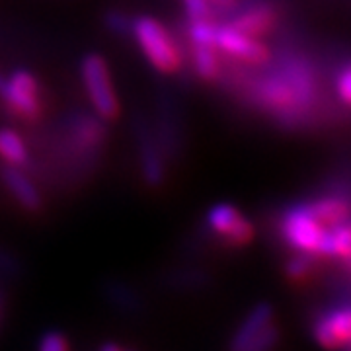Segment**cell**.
<instances>
[{"mask_svg":"<svg viewBox=\"0 0 351 351\" xmlns=\"http://www.w3.org/2000/svg\"><path fill=\"white\" fill-rule=\"evenodd\" d=\"M41 351H66V341L61 334H47L41 341Z\"/></svg>","mask_w":351,"mask_h":351,"instance_id":"obj_22","label":"cell"},{"mask_svg":"<svg viewBox=\"0 0 351 351\" xmlns=\"http://www.w3.org/2000/svg\"><path fill=\"white\" fill-rule=\"evenodd\" d=\"M277 20L279 16L274 4L265 0H250L244 6H240L239 10H234V14L226 20V24L237 27L246 36L262 39L276 29Z\"/></svg>","mask_w":351,"mask_h":351,"instance_id":"obj_11","label":"cell"},{"mask_svg":"<svg viewBox=\"0 0 351 351\" xmlns=\"http://www.w3.org/2000/svg\"><path fill=\"white\" fill-rule=\"evenodd\" d=\"M131 38L137 41L138 49L147 63L160 75H176L182 71L186 55L176 41L172 32L152 16L133 18Z\"/></svg>","mask_w":351,"mask_h":351,"instance_id":"obj_2","label":"cell"},{"mask_svg":"<svg viewBox=\"0 0 351 351\" xmlns=\"http://www.w3.org/2000/svg\"><path fill=\"white\" fill-rule=\"evenodd\" d=\"M213 47L219 53L244 64H263L271 59L269 49L262 39L246 36L226 22L225 24L217 22Z\"/></svg>","mask_w":351,"mask_h":351,"instance_id":"obj_8","label":"cell"},{"mask_svg":"<svg viewBox=\"0 0 351 351\" xmlns=\"http://www.w3.org/2000/svg\"><path fill=\"white\" fill-rule=\"evenodd\" d=\"M189 59H191L193 73L203 82H219L223 78L221 53L211 45L189 43Z\"/></svg>","mask_w":351,"mask_h":351,"instance_id":"obj_16","label":"cell"},{"mask_svg":"<svg viewBox=\"0 0 351 351\" xmlns=\"http://www.w3.org/2000/svg\"><path fill=\"white\" fill-rule=\"evenodd\" d=\"M326 228L328 226L322 225L314 217L306 201L287 207L281 215V221H279L281 237L289 246L293 250L311 254V256H320Z\"/></svg>","mask_w":351,"mask_h":351,"instance_id":"obj_6","label":"cell"},{"mask_svg":"<svg viewBox=\"0 0 351 351\" xmlns=\"http://www.w3.org/2000/svg\"><path fill=\"white\" fill-rule=\"evenodd\" d=\"M205 225L211 234L230 248H242L254 239L250 219L232 203H215L205 215Z\"/></svg>","mask_w":351,"mask_h":351,"instance_id":"obj_7","label":"cell"},{"mask_svg":"<svg viewBox=\"0 0 351 351\" xmlns=\"http://www.w3.org/2000/svg\"><path fill=\"white\" fill-rule=\"evenodd\" d=\"M213 4H221V6H228V4H234L237 0H211Z\"/></svg>","mask_w":351,"mask_h":351,"instance_id":"obj_23","label":"cell"},{"mask_svg":"<svg viewBox=\"0 0 351 351\" xmlns=\"http://www.w3.org/2000/svg\"><path fill=\"white\" fill-rule=\"evenodd\" d=\"M0 180H2L4 189L8 191V195L22 211L29 215H38L43 211L45 199L38 186L34 184V180L25 174L22 168L4 164L0 170Z\"/></svg>","mask_w":351,"mask_h":351,"instance_id":"obj_12","label":"cell"},{"mask_svg":"<svg viewBox=\"0 0 351 351\" xmlns=\"http://www.w3.org/2000/svg\"><path fill=\"white\" fill-rule=\"evenodd\" d=\"M0 106L16 121L38 123L45 115V94L41 80L32 71L18 69L6 76L0 88Z\"/></svg>","mask_w":351,"mask_h":351,"instance_id":"obj_3","label":"cell"},{"mask_svg":"<svg viewBox=\"0 0 351 351\" xmlns=\"http://www.w3.org/2000/svg\"><path fill=\"white\" fill-rule=\"evenodd\" d=\"M0 158L8 166L25 168L29 164V151L20 133L10 127L0 129Z\"/></svg>","mask_w":351,"mask_h":351,"instance_id":"obj_17","label":"cell"},{"mask_svg":"<svg viewBox=\"0 0 351 351\" xmlns=\"http://www.w3.org/2000/svg\"><path fill=\"white\" fill-rule=\"evenodd\" d=\"M106 27L108 32L117 36V38H131V27H133V18H129L125 12L119 10H110L106 14Z\"/></svg>","mask_w":351,"mask_h":351,"instance_id":"obj_18","label":"cell"},{"mask_svg":"<svg viewBox=\"0 0 351 351\" xmlns=\"http://www.w3.org/2000/svg\"><path fill=\"white\" fill-rule=\"evenodd\" d=\"M277 330L274 326V314L267 304L256 306L239 328L232 351H269L276 343Z\"/></svg>","mask_w":351,"mask_h":351,"instance_id":"obj_10","label":"cell"},{"mask_svg":"<svg viewBox=\"0 0 351 351\" xmlns=\"http://www.w3.org/2000/svg\"><path fill=\"white\" fill-rule=\"evenodd\" d=\"M313 271V256L311 254H299L295 256L291 262L287 263V276L293 279V281H302L306 277L311 276Z\"/></svg>","mask_w":351,"mask_h":351,"instance_id":"obj_21","label":"cell"},{"mask_svg":"<svg viewBox=\"0 0 351 351\" xmlns=\"http://www.w3.org/2000/svg\"><path fill=\"white\" fill-rule=\"evenodd\" d=\"M101 351H121L117 346H113V343H108V346H104L101 348Z\"/></svg>","mask_w":351,"mask_h":351,"instance_id":"obj_24","label":"cell"},{"mask_svg":"<svg viewBox=\"0 0 351 351\" xmlns=\"http://www.w3.org/2000/svg\"><path fill=\"white\" fill-rule=\"evenodd\" d=\"M322 258H336L351 271V221H341L326 228L320 248Z\"/></svg>","mask_w":351,"mask_h":351,"instance_id":"obj_15","label":"cell"},{"mask_svg":"<svg viewBox=\"0 0 351 351\" xmlns=\"http://www.w3.org/2000/svg\"><path fill=\"white\" fill-rule=\"evenodd\" d=\"M80 78L82 86L96 115L104 121H113L121 113V104L117 98V90L113 86L112 73L106 59L98 53H88L80 61Z\"/></svg>","mask_w":351,"mask_h":351,"instance_id":"obj_5","label":"cell"},{"mask_svg":"<svg viewBox=\"0 0 351 351\" xmlns=\"http://www.w3.org/2000/svg\"><path fill=\"white\" fill-rule=\"evenodd\" d=\"M182 4H184L188 22L213 18V2L211 0H182Z\"/></svg>","mask_w":351,"mask_h":351,"instance_id":"obj_20","label":"cell"},{"mask_svg":"<svg viewBox=\"0 0 351 351\" xmlns=\"http://www.w3.org/2000/svg\"><path fill=\"white\" fill-rule=\"evenodd\" d=\"M336 96L346 108L351 110V61L339 66L336 75Z\"/></svg>","mask_w":351,"mask_h":351,"instance_id":"obj_19","label":"cell"},{"mask_svg":"<svg viewBox=\"0 0 351 351\" xmlns=\"http://www.w3.org/2000/svg\"><path fill=\"white\" fill-rule=\"evenodd\" d=\"M313 215L324 226L338 225L341 221H348L351 215V201L341 193H326L320 197L306 201Z\"/></svg>","mask_w":351,"mask_h":351,"instance_id":"obj_14","label":"cell"},{"mask_svg":"<svg viewBox=\"0 0 351 351\" xmlns=\"http://www.w3.org/2000/svg\"><path fill=\"white\" fill-rule=\"evenodd\" d=\"M4 80H6V76L0 73V88H2V84H4Z\"/></svg>","mask_w":351,"mask_h":351,"instance_id":"obj_25","label":"cell"},{"mask_svg":"<svg viewBox=\"0 0 351 351\" xmlns=\"http://www.w3.org/2000/svg\"><path fill=\"white\" fill-rule=\"evenodd\" d=\"M246 94L277 121L297 125L313 112L318 94L313 64L299 55H285L274 71L250 80Z\"/></svg>","mask_w":351,"mask_h":351,"instance_id":"obj_1","label":"cell"},{"mask_svg":"<svg viewBox=\"0 0 351 351\" xmlns=\"http://www.w3.org/2000/svg\"><path fill=\"white\" fill-rule=\"evenodd\" d=\"M135 143H137L138 168L143 182L149 188H162L168 180V158L156 141L154 129L145 119L135 125Z\"/></svg>","mask_w":351,"mask_h":351,"instance_id":"obj_9","label":"cell"},{"mask_svg":"<svg viewBox=\"0 0 351 351\" xmlns=\"http://www.w3.org/2000/svg\"><path fill=\"white\" fill-rule=\"evenodd\" d=\"M314 338L328 350L351 343V306L324 314L314 326Z\"/></svg>","mask_w":351,"mask_h":351,"instance_id":"obj_13","label":"cell"},{"mask_svg":"<svg viewBox=\"0 0 351 351\" xmlns=\"http://www.w3.org/2000/svg\"><path fill=\"white\" fill-rule=\"evenodd\" d=\"M64 149L78 164L90 166L108 141V127L100 115L86 112H73L63 123Z\"/></svg>","mask_w":351,"mask_h":351,"instance_id":"obj_4","label":"cell"}]
</instances>
